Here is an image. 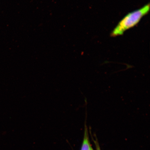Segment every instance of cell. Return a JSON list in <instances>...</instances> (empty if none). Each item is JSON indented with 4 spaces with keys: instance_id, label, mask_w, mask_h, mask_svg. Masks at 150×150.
I'll list each match as a JSON object with an SVG mask.
<instances>
[{
    "instance_id": "obj_1",
    "label": "cell",
    "mask_w": 150,
    "mask_h": 150,
    "mask_svg": "<svg viewBox=\"0 0 150 150\" xmlns=\"http://www.w3.org/2000/svg\"><path fill=\"white\" fill-rule=\"evenodd\" d=\"M150 4L142 8L129 13L120 20L111 33V36L115 37L123 35L127 30L137 24L144 16L149 13Z\"/></svg>"
},
{
    "instance_id": "obj_2",
    "label": "cell",
    "mask_w": 150,
    "mask_h": 150,
    "mask_svg": "<svg viewBox=\"0 0 150 150\" xmlns=\"http://www.w3.org/2000/svg\"><path fill=\"white\" fill-rule=\"evenodd\" d=\"M88 138L87 127L85 128L84 139L82 143L81 150H91Z\"/></svg>"
},
{
    "instance_id": "obj_3",
    "label": "cell",
    "mask_w": 150,
    "mask_h": 150,
    "mask_svg": "<svg viewBox=\"0 0 150 150\" xmlns=\"http://www.w3.org/2000/svg\"><path fill=\"white\" fill-rule=\"evenodd\" d=\"M96 148L97 150H100V148L99 147V146L98 145V143L97 142H96Z\"/></svg>"
},
{
    "instance_id": "obj_4",
    "label": "cell",
    "mask_w": 150,
    "mask_h": 150,
    "mask_svg": "<svg viewBox=\"0 0 150 150\" xmlns=\"http://www.w3.org/2000/svg\"><path fill=\"white\" fill-rule=\"evenodd\" d=\"M91 150H93L91 147Z\"/></svg>"
}]
</instances>
